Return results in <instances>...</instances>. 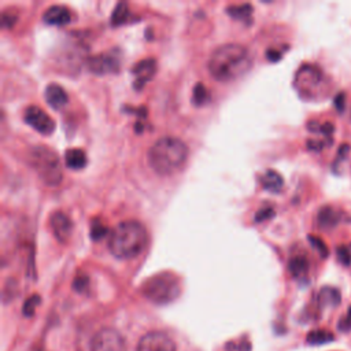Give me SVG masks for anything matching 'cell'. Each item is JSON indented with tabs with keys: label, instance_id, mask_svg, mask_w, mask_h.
I'll return each mask as SVG.
<instances>
[{
	"label": "cell",
	"instance_id": "obj_9",
	"mask_svg": "<svg viewBox=\"0 0 351 351\" xmlns=\"http://www.w3.org/2000/svg\"><path fill=\"white\" fill-rule=\"evenodd\" d=\"M136 351H177L176 343L165 332H148L140 339Z\"/></svg>",
	"mask_w": 351,
	"mask_h": 351
},
{
	"label": "cell",
	"instance_id": "obj_15",
	"mask_svg": "<svg viewBox=\"0 0 351 351\" xmlns=\"http://www.w3.org/2000/svg\"><path fill=\"white\" fill-rule=\"evenodd\" d=\"M261 186L266 191L279 194L283 190V187H284V180H283V177H281L280 173L270 169V170H266L261 176Z\"/></svg>",
	"mask_w": 351,
	"mask_h": 351
},
{
	"label": "cell",
	"instance_id": "obj_8",
	"mask_svg": "<svg viewBox=\"0 0 351 351\" xmlns=\"http://www.w3.org/2000/svg\"><path fill=\"white\" fill-rule=\"evenodd\" d=\"M24 121L31 128L42 134H51L55 129V122L50 117V114L46 113L39 106H29L24 111Z\"/></svg>",
	"mask_w": 351,
	"mask_h": 351
},
{
	"label": "cell",
	"instance_id": "obj_5",
	"mask_svg": "<svg viewBox=\"0 0 351 351\" xmlns=\"http://www.w3.org/2000/svg\"><path fill=\"white\" fill-rule=\"evenodd\" d=\"M181 284L179 277L173 273H158L147 279L141 284V294L156 305L170 303L180 295Z\"/></svg>",
	"mask_w": 351,
	"mask_h": 351
},
{
	"label": "cell",
	"instance_id": "obj_18",
	"mask_svg": "<svg viewBox=\"0 0 351 351\" xmlns=\"http://www.w3.org/2000/svg\"><path fill=\"white\" fill-rule=\"evenodd\" d=\"M339 221H340V214L333 207H322L318 213V225L321 229L329 231L332 228H335Z\"/></svg>",
	"mask_w": 351,
	"mask_h": 351
},
{
	"label": "cell",
	"instance_id": "obj_2",
	"mask_svg": "<svg viewBox=\"0 0 351 351\" xmlns=\"http://www.w3.org/2000/svg\"><path fill=\"white\" fill-rule=\"evenodd\" d=\"M188 158V147L183 140L163 136L147 151V160L152 170L159 176H171L180 171Z\"/></svg>",
	"mask_w": 351,
	"mask_h": 351
},
{
	"label": "cell",
	"instance_id": "obj_22",
	"mask_svg": "<svg viewBox=\"0 0 351 351\" xmlns=\"http://www.w3.org/2000/svg\"><path fill=\"white\" fill-rule=\"evenodd\" d=\"M129 17V9L126 3H118L114 9L113 14H111V25L119 26L126 22Z\"/></svg>",
	"mask_w": 351,
	"mask_h": 351
},
{
	"label": "cell",
	"instance_id": "obj_1",
	"mask_svg": "<svg viewBox=\"0 0 351 351\" xmlns=\"http://www.w3.org/2000/svg\"><path fill=\"white\" fill-rule=\"evenodd\" d=\"M253 58L242 44H224L216 48L207 62V70L221 83L238 80L251 69Z\"/></svg>",
	"mask_w": 351,
	"mask_h": 351
},
{
	"label": "cell",
	"instance_id": "obj_10",
	"mask_svg": "<svg viewBox=\"0 0 351 351\" xmlns=\"http://www.w3.org/2000/svg\"><path fill=\"white\" fill-rule=\"evenodd\" d=\"M87 66L93 74H113L119 70V58L113 52H102L88 58Z\"/></svg>",
	"mask_w": 351,
	"mask_h": 351
},
{
	"label": "cell",
	"instance_id": "obj_27",
	"mask_svg": "<svg viewBox=\"0 0 351 351\" xmlns=\"http://www.w3.org/2000/svg\"><path fill=\"white\" fill-rule=\"evenodd\" d=\"M309 240L311 243V246L320 253L321 257H326L328 255V247L324 244V242L321 239L315 238V236H309Z\"/></svg>",
	"mask_w": 351,
	"mask_h": 351
},
{
	"label": "cell",
	"instance_id": "obj_21",
	"mask_svg": "<svg viewBox=\"0 0 351 351\" xmlns=\"http://www.w3.org/2000/svg\"><path fill=\"white\" fill-rule=\"evenodd\" d=\"M335 340V336L332 335V332L325 329H315L309 332V335L306 337V341L310 346H322L326 343Z\"/></svg>",
	"mask_w": 351,
	"mask_h": 351
},
{
	"label": "cell",
	"instance_id": "obj_25",
	"mask_svg": "<svg viewBox=\"0 0 351 351\" xmlns=\"http://www.w3.org/2000/svg\"><path fill=\"white\" fill-rule=\"evenodd\" d=\"M207 100V91L203 87V84H198L194 89V103L202 106Z\"/></svg>",
	"mask_w": 351,
	"mask_h": 351
},
{
	"label": "cell",
	"instance_id": "obj_29",
	"mask_svg": "<svg viewBox=\"0 0 351 351\" xmlns=\"http://www.w3.org/2000/svg\"><path fill=\"white\" fill-rule=\"evenodd\" d=\"M274 216V212L272 207H265V209H261L257 214H255V221H266L269 218H272Z\"/></svg>",
	"mask_w": 351,
	"mask_h": 351
},
{
	"label": "cell",
	"instance_id": "obj_30",
	"mask_svg": "<svg viewBox=\"0 0 351 351\" xmlns=\"http://www.w3.org/2000/svg\"><path fill=\"white\" fill-rule=\"evenodd\" d=\"M88 287V279L85 276H77L74 281H73V288L76 289L77 292H84Z\"/></svg>",
	"mask_w": 351,
	"mask_h": 351
},
{
	"label": "cell",
	"instance_id": "obj_13",
	"mask_svg": "<svg viewBox=\"0 0 351 351\" xmlns=\"http://www.w3.org/2000/svg\"><path fill=\"white\" fill-rule=\"evenodd\" d=\"M72 20V13L70 10L61 5H54L48 7L44 14H43V21L47 25L51 26H63L67 25Z\"/></svg>",
	"mask_w": 351,
	"mask_h": 351
},
{
	"label": "cell",
	"instance_id": "obj_26",
	"mask_svg": "<svg viewBox=\"0 0 351 351\" xmlns=\"http://www.w3.org/2000/svg\"><path fill=\"white\" fill-rule=\"evenodd\" d=\"M336 254H337V259H339V262H340L341 265H344V266L351 265V251L346 247V246H340V247H337Z\"/></svg>",
	"mask_w": 351,
	"mask_h": 351
},
{
	"label": "cell",
	"instance_id": "obj_3",
	"mask_svg": "<svg viewBox=\"0 0 351 351\" xmlns=\"http://www.w3.org/2000/svg\"><path fill=\"white\" fill-rule=\"evenodd\" d=\"M147 243V231L139 221L126 220L114 228L109 238V250L115 258L132 259L137 257Z\"/></svg>",
	"mask_w": 351,
	"mask_h": 351
},
{
	"label": "cell",
	"instance_id": "obj_14",
	"mask_svg": "<svg viewBox=\"0 0 351 351\" xmlns=\"http://www.w3.org/2000/svg\"><path fill=\"white\" fill-rule=\"evenodd\" d=\"M44 98L50 107L54 110H61L67 103V93L59 84H48L44 91Z\"/></svg>",
	"mask_w": 351,
	"mask_h": 351
},
{
	"label": "cell",
	"instance_id": "obj_24",
	"mask_svg": "<svg viewBox=\"0 0 351 351\" xmlns=\"http://www.w3.org/2000/svg\"><path fill=\"white\" fill-rule=\"evenodd\" d=\"M107 233H109V229L104 227L103 224H102V221H99V220L92 221V225H91V238H92L93 240H100V239H103Z\"/></svg>",
	"mask_w": 351,
	"mask_h": 351
},
{
	"label": "cell",
	"instance_id": "obj_16",
	"mask_svg": "<svg viewBox=\"0 0 351 351\" xmlns=\"http://www.w3.org/2000/svg\"><path fill=\"white\" fill-rule=\"evenodd\" d=\"M341 294L340 291L333 287H324L318 292V305L320 307H336L340 305Z\"/></svg>",
	"mask_w": 351,
	"mask_h": 351
},
{
	"label": "cell",
	"instance_id": "obj_28",
	"mask_svg": "<svg viewBox=\"0 0 351 351\" xmlns=\"http://www.w3.org/2000/svg\"><path fill=\"white\" fill-rule=\"evenodd\" d=\"M337 329L340 332H350L351 330V306L347 314L344 317H341L339 320V324H337Z\"/></svg>",
	"mask_w": 351,
	"mask_h": 351
},
{
	"label": "cell",
	"instance_id": "obj_32",
	"mask_svg": "<svg viewBox=\"0 0 351 351\" xmlns=\"http://www.w3.org/2000/svg\"><path fill=\"white\" fill-rule=\"evenodd\" d=\"M266 55H268V58L272 62H274V61H279L280 58H281V52L274 51V50H268Z\"/></svg>",
	"mask_w": 351,
	"mask_h": 351
},
{
	"label": "cell",
	"instance_id": "obj_31",
	"mask_svg": "<svg viewBox=\"0 0 351 351\" xmlns=\"http://www.w3.org/2000/svg\"><path fill=\"white\" fill-rule=\"evenodd\" d=\"M335 106L337 107L339 111H343V107H344V95L343 93H339L335 99Z\"/></svg>",
	"mask_w": 351,
	"mask_h": 351
},
{
	"label": "cell",
	"instance_id": "obj_11",
	"mask_svg": "<svg viewBox=\"0 0 351 351\" xmlns=\"http://www.w3.org/2000/svg\"><path fill=\"white\" fill-rule=\"evenodd\" d=\"M50 228H51L54 238L59 243H66L73 232V224L70 218L63 212L52 213L50 217Z\"/></svg>",
	"mask_w": 351,
	"mask_h": 351
},
{
	"label": "cell",
	"instance_id": "obj_19",
	"mask_svg": "<svg viewBox=\"0 0 351 351\" xmlns=\"http://www.w3.org/2000/svg\"><path fill=\"white\" fill-rule=\"evenodd\" d=\"M288 269L295 279H302L309 272V261L305 255H295L289 259Z\"/></svg>",
	"mask_w": 351,
	"mask_h": 351
},
{
	"label": "cell",
	"instance_id": "obj_7",
	"mask_svg": "<svg viewBox=\"0 0 351 351\" xmlns=\"http://www.w3.org/2000/svg\"><path fill=\"white\" fill-rule=\"evenodd\" d=\"M89 351H126V341L117 329L103 328L91 339Z\"/></svg>",
	"mask_w": 351,
	"mask_h": 351
},
{
	"label": "cell",
	"instance_id": "obj_17",
	"mask_svg": "<svg viewBox=\"0 0 351 351\" xmlns=\"http://www.w3.org/2000/svg\"><path fill=\"white\" fill-rule=\"evenodd\" d=\"M65 165L72 170H81L87 166V155L80 148H69L65 152Z\"/></svg>",
	"mask_w": 351,
	"mask_h": 351
},
{
	"label": "cell",
	"instance_id": "obj_12",
	"mask_svg": "<svg viewBox=\"0 0 351 351\" xmlns=\"http://www.w3.org/2000/svg\"><path fill=\"white\" fill-rule=\"evenodd\" d=\"M155 72H156V62L152 58H147V59H143V61L136 63L132 69V73L134 76V88L140 89V88L144 87L145 84L154 77Z\"/></svg>",
	"mask_w": 351,
	"mask_h": 351
},
{
	"label": "cell",
	"instance_id": "obj_23",
	"mask_svg": "<svg viewBox=\"0 0 351 351\" xmlns=\"http://www.w3.org/2000/svg\"><path fill=\"white\" fill-rule=\"evenodd\" d=\"M40 302H42V299H40V296H39V295H32L31 298H28V299L25 300L22 313H24L26 317H32V315L35 314L37 306L40 305Z\"/></svg>",
	"mask_w": 351,
	"mask_h": 351
},
{
	"label": "cell",
	"instance_id": "obj_20",
	"mask_svg": "<svg viewBox=\"0 0 351 351\" xmlns=\"http://www.w3.org/2000/svg\"><path fill=\"white\" fill-rule=\"evenodd\" d=\"M253 7L251 5H233L228 6L227 14L229 17H232L233 20L238 21H243L250 24L251 22V17H253Z\"/></svg>",
	"mask_w": 351,
	"mask_h": 351
},
{
	"label": "cell",
	"instance_id": "obj_4",
	"mask_svg": "<svg viewBox=\"0 0 351 351\" xmlns=\"http://www.w3.org/2000/svg\"><path fill=\"white\" fill-rule=\"evenodd\" d=\"M29 165L39 179L50 187H57L62 181V166L55 151L46 145H36L29 152Z\"/></svg>",
	"mask_w": 351,
	"mask_h": 351
},
{
	"label": "cell",
	"instance_id": "obj_6",
	"mask_svg": "<svg viewBox=\"0 0 351 351\" xmlns=\"http://www.w3.org/2000/svg\"><path fill=\"white\" fill-rule=\"evenodd\" d=\"M294 85L302 98L311 100L321 95L322 85H325V77L320 67L314 65H303L295 74Z\"/></svg>",
	"mask_w": 351,
	"mask_h": 351
}]
</instances>
